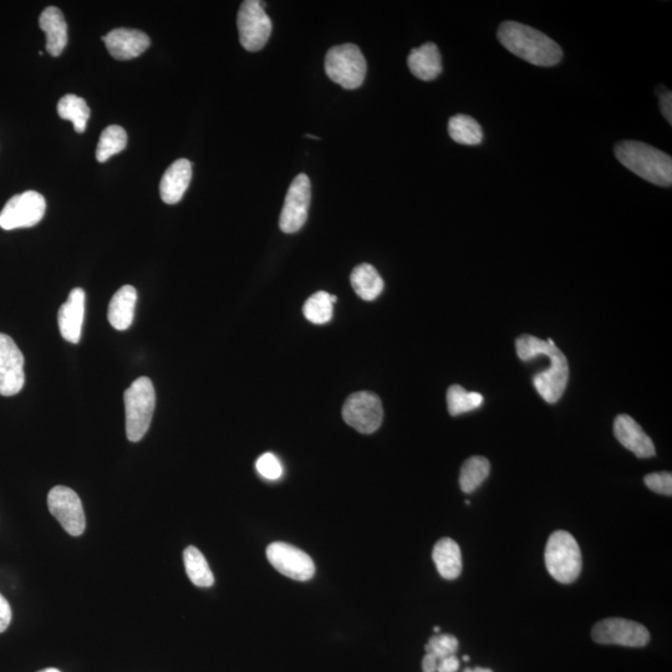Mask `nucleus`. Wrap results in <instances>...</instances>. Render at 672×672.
I'll list each match as a JSON object with an SVG mask.
<instances>
[{"label": "nucleus", "instance_id": "obj_1", "mask_svg": "<svg viewBox=\"0 0 672 672\" xmlns=\"http://www.w3.org/2000/svg\"><path fill=\"white\" fill-rule=\"evenodd\" d=\"M518 358L523 361L533 360L539 355H546L551 360V368L533 378L534 388L548 404H556L563 396L569 380V365L563 351L552 339L542 340L533 335H522L516 341Z\"/></svg>", "mask_w": 672, "mask_h": 672}, {"label": "nucleus", "instance_id": "obj_2", "mask_svg": "<svg viewBox=\"0 0 672 672\" xmlns=\"http://www.w3.org/2000/svg\"><path fill=\"white\" fill-rule=\"evenodd\" d=\"M498 40L508 52L533 65L554 66L563 58L562 48L553 39L521 23H502Z\"/></svg>", "mask_w": 672, "mask_h": 672}, {"label": "nucleus", "instance_id": "obj_3", "mask_svg": "<svg viewBox=\"0 0 672 672\" xmlns=\"http://www.w3.org/2000/svg\"><path fill=\"white\" fill-rule=\"evenodd\" d=\"M615 156L628 170L661 187L672 185V159L665 152L638 141L615 146Z\"/></svg>", "mask_w": 672, "mask_h": 672}, {"label": "nucleus", "instance_id": "obj_4", "mask_svg": "<svg viewBox=\"0 0 672 672\" xmlns=\"http://www.w3.org/2000/svg\"><path fill=\"white\" fill-rule=\"evenodd\" d=\"M126 435L131 442L144 439L150 429L156 406L154 385L149 378H139L124 394Z\"/></svg>", "mask_w": 672, "mask_h": 672}, {"label": "nucleus", "instance_id": "obj_5", "mask_svg": "<svg viewBox=\"0 0 672 672\" xmlns=\"http://www.w3.org/2000/svg\"><path fill=\"white\" fill-rule=\"evenodd\" d=\"M544 558L549 574L559 583H573L582 572V552L578 542L568 532L557 531L549 537Z\"/></svg>", "mask_w": 672, "mask_h": 672}, {"label": "nucleus", "instance_id": "obj_6", "mask_svg": "<svg viewBox=\"0 0 672 672\" xmlns=\"http://www.w3.org/2000/svg\"><path fill=\"white\" fill-rule=\"evenodd\" d=\"M366 70L368 66L364 55L354 44L338 45L325 56V73L344 89L360 88L364 83Z\"/></svg>", "mask_w": 672, "mask_h": 672}, {"label": "nucleus", "instance_id": "obj_7", "mask_svg": "<svg viewBox=\"0 0 672 672\" xmlns=\"http://www.w3.org/2000/svg\"><path fill=\"white\" fill-rule=\"evenodd\" d=\"M237 25L239 40L248 52H259L268 43L272 34V20L264 5L257 0H246L239 8Z\"/></svg>", "mask_w": 672, "mask_h": 672}, {"label": "nucleus", "instance_id": "obj_8", "mask_svg": "<svg viewBox=\"0 0 672 672\" xmlns=\"http://www.w3.org/2000/svg\"><path fill=\"white\" fill-rule=\"evenodd\" d=\"M343 419L361 434H373L383 424V404L378 395L369 391L355 392L346 399Z\"/></svg>", "mask_w": 672, "mask_h": 672}, {"label": "nucleus", "instance_id": "obj_9", "mask_svg": "<svg viewBox=\"0 0 672 672\" xmlns=\"http://www.w3.org/2000/svg\"><path fill=\"white\" fill-rule=\"evenodd\" d=\"M47 211V202L43 195L27 191L10 198L0 212V227L5 231L37 226Z\"/></svg>", "mask_w": 672, "mask_h": 672}, {"label": "nucleus", "instance_id": "obj_10", "mask_svg": "<svg viewBox=\"0 0 672 672\" xmlns=\"http://www.w3.org/2000/svg\"><path fill=\"white\" fill-rule=\"evenodd\" d=\"M592 636L595 643L626 648H644L650 641V633L644 625L621 618L599 621L594 625Z\"/></svg>", "mask_w": 672, "mask_h": 672}, {"label": "nucleus", "instance_id": "obj_11", "mask_svg": "<svg viewBox=\"0 0 672 672\" xmlns=\"http://www.w3.org/2000/svg\"><path fill=\"white\" fill-rule=\"evenodd\" d=\"M310 200H312V186L309 177L302 173L294 178L285 196L279 220V227L284 233L292 234L302 229L308 220Z\"/></svg>", "mask_w": 672, "mask_h": 672}, {"label": "nucleus", "instance_id": "obj_12", "mask_svg": "<svg viewBox=\"0 0 672 672\" xmlns=\"http://www.w3.org/2000/svg\"><path fill=\"white\" fill-rule=\"evenodd\" d=\"M50 513L58 519L64 531L70 536L79 537L85 532L86 519L83 503L75 491L69 487L56 486L49 492Z\"/></svg>", "mask_w": 672, "mask_h": 672}, {"label": "nucleus", "instance_id": "obj_13", "mask_svg": "<svg viewBox=\"0 0 672 672\" xmlns=\"http://www.w3.org/2000/svg\"><path fill=\"white\" fill-rule=\"evenodd\" d=\"M267 558L274 569L285 577L298 580V582H307L314 577L313 559L292 544L283 542L269 544Z\"/></svg>", "mask_w": 672, "mask_h": 672}, {"label": "nucleus", "instance_id": "obj_14", "mask_svg": "<svg viewBox=\"0 0 672 672\" xmlns=\"http://www.w3.org/2000/svg\"><path fill=\"white\" fill-rule=\"evenodd\" d=\"M24 356L9 335L0 333V395L14 396L24 388Z\"/></svg>", "mask_w": 672, "mask_h": 672}, {"label": "nucleus", "instance_id": "obj_15", "mask_svg": "<svg viewBox=\"0 0 672 672\" xmlns=\"http://www.w3.org/2000/svg\"><path fill=\"white\" fill-rule=\"evenodd\" d=\"M103 40L112 58L121 61L137 58L151 45L149 35L140 30L127 28L112 30Z\"/></svg>", "mask_w": 672, "mask_h": 672}, {"label": "nucleus", "instance_id": "obj_16", "mask_svg": "<svg viewBox=\"0 0 672 672\" xmlns=\"http://www.w3.org/2000/svg\"><path fill=\"white\" fill-rule=\"evenodd\" d=\"M86 295L83 289L71 290L68 300L61 305L58 323L61 336L71 344H78L81 338L85 315Z\"/></svg>", "mask_w": 672, "mask_h": 672}, {"label": "nucleus", "instance_id": "obj_17", "mask_svg": "<svg viewBox=\"0 0 672 672\" xmlns=\"http://www.w3.org/2000/svg\"><path fill=\"white\" fill-rule=\"evenodd\" d=\"M616 440L633 452L636 457L649 458L655 456L654 442L645 434L641 426L629 415H619L614 421Z\"/></svg>", "mask_w": 672, "mask_h": 672}, {"label": "nucleus", "instance_id": "obj_18", "mask_svg": "<svg viewBox=\"0 0 672 672\" xmlns=\"http://www.w3.org/2000/svg\"><path fill=\"white\" fill-rule=\"evenodd\" d=\"M192 178V164L186 159H180L167 168L160 183V195L167 205H176L182 200Z\"/></svg>", "mask_w": 672, "mask_h": 672}, {"label": "nucleus", "instance_id": "obj_19", "mask_svg": "<svg viewBox=\"0 0 672 672\" xmlns=\"http://www.w3.org/2000/svg\"><path fill=\"white\" fill-rule=\"evenodd\" d=\"M412 75L424 81L435 80L442 73V60L439 48L434 43H426L412 49L407 58Z\"/></svg>", "mask_w": 672, "mask_h": 672}, {"label": "nucleus", "instance_id": "obj_20", "mask_svg": "<svg viewBox=\"0 0 672 672\" xmlns=\"http://www.w3.org/2000/svg\"><path fill=\"white\" fill-rule=\"evenodd\" d=\"M39 27L47 34V52L59 56L68 45V24L56 7H48L39 18Z\"/></svg>", "mask_w": 672, "mask_h": 672}, {"label": "nucleus", "instance_id": "obj_21", "mask_svg": "<svg viewBox=\"0 0 672 672\" xmlns=\"http://www.w3.org/2000/svg\"><path fill=\"white\" fill-rule=\"evenodd\" d=\"M137 290L132 285H124L117 290L109 304L108 318L112 328L126 330L134 322Z\"/></svg>", "mask_w": 672, "mask_h": 672}, {"label": "nucleus", "instance_id": "obj_22", "mask_svg": "<svg viewBox=\"0 0 672 672\" xmlns=\"http://www.w3.org/2000/svg\"><path fill=\"white\" fill-rule=\"evenodd\" d=\"M432 559L442 578L453 580L462 572V554L458 544L451 538H442L435 544Z\"/></svg>", "mask_w": 672, "mask_h": 672}, {"label": "nucleus", "instance_id": "obj_23", "mask_svg": "<svg viewBox=\"0 0 672 672\" xmlns=\"http://www.w3.org/2000/svg\"><path fill=\"white\" fill-rule=\"evenodd\" d=\"M351 285L361 299L375 300L384 290V280L371 264H360L351 273Z\"/></svg>", "mask_w": 672, "mask_h": 672}, {"label": "nucleus", "instance_id": "obj_24", "mask_svg": "<svg viewBox=\"0 0 672 672\" xmlns=\"http://www.w3.org/2000/svg\"><path fill=\"white\" fill-rule=\"evenodd\" d=\"M448 134L457 144L476 146L483 141L482 127L473 117L458 114L448 121Z\"/></svg>", "mask_w": 672, "mask_h": 672}, {"label": "nucleus", "instance_id": "obj_25", "mask_svg": "<svg viewBox=\"0 0 672 672\" xmlns=\"http://www.w3.org/2000/svg\"><path fill=\"white\" fill-rule=\"evenodd\" d=\"M186 573L191 582L197 587L208 588L215 583L210 565L203 554L196 547H188L183 552Z\"/></svg>", "mask_w": 672, "mask_h": 672}, {"label": "nucleus", "instance_id": "obj_26", "mask_svg": "<svg viewBox=\"0 0 672 672\" xmlns=\"http://www.w3.org/2000/svg\"><path fill=\"white\" fill-rule=\"evenodd\" d=\"M58 115L63 120L73 122L74 130L78 134H83L90 119V109L84 99L73 94H68L59 101Z\"/></svg>", "mask_w": 672, "mask_h": 672}, {"label": "nucleus", "instance_id": "obj_27", "mask_svg": "<svg viewBox=\"0 0 672 672\" xmlns=\"http://www.w3.org/2000/svg\"><path fill=\"white\" fill-rule=\"evenodd\" d=\"M491 463L486 457L473 456L463 463L460 475V487L465 493H472L486 481L490 475Z\"/></svg>", "mask_w": 672, "mask_h": 672}, {"label": "nucleus", "instance_id": "obj_28", "mask_svg": "<svg viewBox=\"0 0 672 672\" xmlns=\"http://www.w3.org/2000/svg\"><path fill=\"white\" fill-rule=\"evenodd\" d=\"M336 297L327 292H318L312 295L304 304V317L310 323L322 325L327 324L333 318L334 303Z\"/></svg>", "mask_w": 672, "mask_h": 672}, {"label": "nucleus", "instance_id": "obj_29", "mask_svg": "<svg viewBox=\"0 0 672 672\" xmlns=\"http://www.w3.org/2000/svg\"><path fill=\"white\" fill-rule=\"evenodd\" d=\"M127 146V134L119 125H110L106 127L100 136L98 147H96V160L106 162L110 157L120 154Z\"/></svg>", "mask_w": 672, "mask_h": 672}, {"label": "nucleus", "instance_id": "obj_30", "mask_svg": "<svg viewBox=\"0 0 672 672\" xmlns=\"http://www.w3.org/2000/svg\"><path fill=\"white\" fill-rule=\"evenodd\" d=\"M483 404L480 392L467 391L460 385H452L447 391V409L452 416H458L478 409Z\"/></svg>", "mask_w": 672, "mask_h": 672}, {"label": "nucleus", "instance_id": "obj_31", "mask_svg": "<svg viewBox=\"0 0 672 672\" xmlns=\"http://www.w3.org/2000/svg\"><path fill=\"white\" fill-rule=\"evenodd\" d=\"M426 654L434 656L437 661L447 658V656L456 655L458 650V640L456 636L450 634H439L432 636L429 643L425 646Z\"/></svg>", "mask_w": 672, "mask_h": 672}, {"label": "nucleus", "instance_id": "obj_32", "mask_svg": "<svg viewBox=\"0 0 672 672\" xmlns=\"http://www.w3.org/2000/svg\"><path fill=\"white\" fill-rule=\"evenodd\" d=\"M256 468L263 478L269 481H277L283 476V466L279 458L271 452L263 453L256 462Z\"/></svg>", "mask_w": 672, "mask_h": 672}, {"label": "nucleus", "instance_id": "obj_33", "mask_svg": "<svg viewBox=\"0 0 672 672\" xmlns=\"http://www.w3.org/2000/svg\"><path fill=\"white\" fill-rule=\"evenodd\" d=\"M644 482L646 487L651 491L660 493V495H672V475L670 472L650 473L645 476Z\"/></svg>", "mask_w": 672, "mask_h": 672}, {"label": "nucleus", "instance_id": "obj_34", "mask_svg": "<svg viewBox=\"0 0 672 672\" xmlns=\"http://www.w3.org/2000/svg\"><path fill=\"white\" fill-rule=\"evenodd\" d=\"M10 621H12V609H10L7 599L0 594V633H4L8 629Z\"/></svg>", "mask_w": 672, "mask_h": 672}, {"label": "nucleus", "instance_id": "obj_35", "mask_svg": "<svg viewBox=\"0 0 672 672\" xmlns=\"http://www.w3.org/2000/svg\"><path fill=\"white\" fill-rule=\"evenodd\" d=\"M460 669V660L456 655L447 656L437 664V672H457Z\"/></svg>", "mask_w": 672, "mask_h": 672}, {"label": "nucleus", "instance_id": "obj_36", "mask_svg": "<svg viewBox=\"0 0 672 672\" xmlns=\"http://www.w3.org/2000/svg\"><path fill=\"white\" fill-rule=\"evenodd\" d=\"M660 108L665 119L669 121V124H672V95L670 91L661 96Z\"/></svg>", "mask_w": 672, "mask_h": 672}, {"label": "nucleus", "instance_id": "obj_37", "mask_svg": "<svg viewBox=\"0 0 672 672\" xmlns=\"http://www.w3.org/2000/svg\"><path fill=\"white\" fill-rule=\"evenodd\" d=\"M437 661L434 656L426 654L424 660H422V671L424 672H437Z\"/></svg>", "mask_w": 672, "mask_h": 672}, {"label": "nucleus", "instance_id": "obj_38", "mask_svg": "<svg viewBox=\"0 0 672 672\" xmlns=\"http://www.w3.org/2000/svg\"><path fill=\"white\" fill-rule=\"evenodd\" d=\"M463 672H493V671L490 670V669H485V668H475V669L468 668Z\"/></svg>", "mask_w": 672, "mask_h": 672}, {"label": "nucleus", "instance_id": "obj_39", "mask_svg": "<svg viewBox=\"0 0 672 672\" xmlns=\"http://www.w3.org/2000/svg\"><path fill=\"white\" fill-rule=\"evenodd\" d=\"M39 672H60V671L58 669L49 668V669H45V670H42V671H39Z\"/></svg>", "mask_w": 672, "mask_h": 672}]
</instances>
